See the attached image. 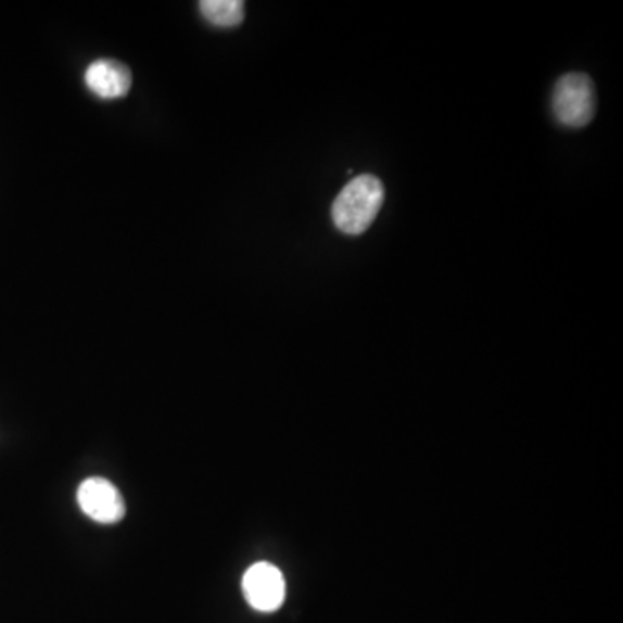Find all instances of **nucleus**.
I'll return each mask as SVG.
<instances>
[{
    "instance_id": "4",
    "label": "nucleus",
    "mask_w": 623,
    "mask_h": 623,
    "mask_svg": "<svg viewBox=\"0 0 623 623\" xmlns=\"http://www.w3.org/2000/svg\"><path fill=\"white\" fill-rule=\"evenodd\" d=\"M243 593L250 607L270 613L281 608L287 598V582L279 568L270 563H256L243 576Z\"/></svg>"
},
{
    "instance_id": "6",
    "label": "nucleus",
    "mask_w": 623,
    "mask_h": 623,
    "mask_svg": "<svg viewBox=\"0 0 623 623\" xmlns=\"http://www.w3.org/2000/svg\"><path fill=\"white\" fill-rule=\"evenodd\" d=\"M201 16L209 25L218 28H234L244 20V2L241 0H203L200 2Z\"/></svg>"
},
{
    "instance_id": "5",
    "label": "nucleus",
    "mask_w": 623,
    "mask_h": 623,
    "mask_svg": "<svg viewBox=\"0 0 623 623\" xmlns=\"http://www.w3.org/2000/svg\"><path fill=\"white\" fill-rule=\"evenodd\" d=\"M86 86L101 99H120L132 87V72L116 60H98L86 72Z\"/></svg>"
},
{
    "instance_id": "1",
    "label": "nucleus",
    "mask_w": 623,
    "mask_h": 623,
    "mask_svg": "<svg viewBox=\"0 0 623 623\" xmlns=\"http://www.w3.org/2000/svg\"><path fill=\"white\" fill-rule=\"evenodd\" d=\"M383 201V182L378 177L371 174L354 177L334 200L331 208L334 226L343 234H364L380 214Z\"/></svg>"
},
{
    "instance_id": "3",
    "label": "nucleus",
    "mask_w": 623,
    "mask_h": 623,
    "mask_svg": "<svg viewBox=\"0 0 623 623\" xmlns=\"http://www.w3.org/2000/svg\"><path fill=\"white\" fill-rule=\"evenodd\" d=\"M78 506L90 520L112 525L125 517V500L110 480L87 479L77 491Z\"/></svg>"
},
{
    "instance_id": "2",
    "label": "nucleus",
    "mask_w": 623,
    "mask_h": 623,
    "mask_svg": "<svg viewBox=\"0 0 623 623\" xmlns=\"http://www.w3.org/2000/svg\"><path fill=\"white\" fill-rule=\"evenodd\" d=\"M556 120L568 128H584L596 115V87L584 73H568L552 92Z\"/></svg>"
}]
</instances>
